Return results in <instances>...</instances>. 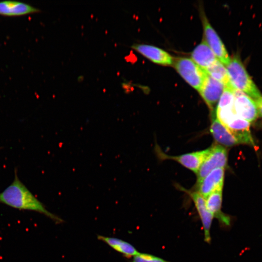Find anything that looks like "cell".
<instances>
[{"label":"cell","mask_w":262,"mask_h":262,"mask_svg":"<svg viewBox=\"0 0 262 262\" xmlns=\"http://www.w3.org/2000/svg\"><path fill=\"white\" fill-rule=\"evenodd\" d=\"M233 86L243 92L254 100L262 96L239 58L236 56L226 66Z\"/></svg>","instance_id":"obj_2"},{"label":"cell","mask_w":262,"mask_h":262,"mask_svg":"<svg viewBox=\"0 0 262 262\" xmlns=\"http://www.w3.org/2000/svg\"><path fill=\"white\" fill-rule=\"evenodd\" d=\"M181 190L188 194L193 200L202 223L204 241L210 244L211 229L214 218L207 208L205 199L196 191H191L183 188H181Z\"/></svg>","instance_id":"obj_7"},{"label":"cell","mask_w":262,"mask_h":262,"mask_svg":"<svg viewBox=\"0 0 262 262\" xmlns=\"http://www.w3.org/2000/svg\"><path fill=\"white\" fill-rule=\"evenodd\" d=\"M257 107L258 116L262 117V96L254 100Z\"/></svg>","instance_id":"obj_20"},{"label":"cell","mask_w":262,"mask_h":262,"mask_svg":"<svg viewBox=\"0 0 262 262\" xmlns=\"http://www.w3.org/2000/svg\"><path fill=\"white\" fill-rule=\"evenodd\" d=\"M205 70L209 76L221 82L225 86L232 85L230 82L226 67L218 60Z\"/></svg>","instance_id":"obj_18"},{"label":"cell","mask_w":262,"mask_h":262,"mask_svg":"<svg viewBox=\"0 0 262 262\" xmlns=\"http://www.w3.org/2000/svg\"><path fill=\"white\" fill-rule=\"evenodd\" d=\"M132 262H170L152 254L139 252L132 258Z\"/></svg>","instance_id":"obj_19"},{"label":"cell","mask_w":262,"mask_h":262,"mask_svg":"<svg viewBox=\"0 0 262 262\" xmlns=\"http://www.w3.org/2000/svg\"><path fill=\"white\" fill-rule=\"evenodd\" d=\"M224 88L223 84L207 74L198 92L209 108L213 111Z\"/></svg>","instance_id":"obj_9"},{"label":"cell","mask_w":262,"mask_h":262,"mask_svg":"<svg viewBox=\"0 0 262 262\" xmlns=\"http://www.w3.org/2000/svg\"><path fill=\"white\" fill-rule=\"evenodd\" d=\"M224 171L223 168H218L211 172L199 183L197 184L198 193L205 199L213 192L222 190Z\"/></svg>","instance_id":"obj_11"},{"label":"cell","mask_w":262,"mask_h":262,"mask_svg":"<svg viewBox=\"0 0 262 262\" xmlns=\"http://www.w3.org/2000/svg\"><path fill=\"white\" fill-rule=\"evenodd\" d=\"M98 238L127 258H131L139 253L133 246L121 239L102 235H98Z\"/></svg>","instance_id":"obj_17"},{"label":"cell","mask_w":262,"mask_h":262,"mask_svg":"<svg viewBox=\"0 0 262 262\" xmlns=\"http://www.w3.org/2000/svg\"><path fill=\"white\" fill-rule=\"evenodd\" d=\"M204 38L217 59L226 66L229 63L230 58L224 45L218 35L211 26L204 11L201 10Z\"/></svg>","instance_id":"obj_5"},{"label":"cell","mask_w":262,"mask_h":262,"mask_svg":"<svg viewBox=\"0 0 262 262\" xmlns=\"http://www.w3.org/2000/svg\"><path fill=\"white\" fill-rule=\"evenodd\" d=\"M131 47L154 63L164 66L173 63L172 57L160 48L144 44H134Z\"/></svg>","instance_id":"obj_12"},{"label":"cell","mask_w":262,"mask_h":262,"mask_svg":"<svg viewBox=\"0 0 262 262\" xmlns=\"http://www.w3.org/2000/svg\"><path fill=\"white\" fill-rule=\"evenodd\" d=\"M173 64L182 78L198 91L207 75L206 71L188 58H177L173 60Z\"/></svg>","instance_id":"obj_3"},{"label":"cell","mask_w":262,"mask_h":262,"mask_svg":"<svg viewBox=\"0 0 262 262\" xmlns=\"http://www.w3.org/2000/svg\"><path fill=\"white\" fill-rule=\"evenodd\" d=\"M0 203L19 210L38 212L48 217L55 223L62 219L49 212L45 205L27 188L19 179L17 170L11 184L0 193Z\"/></svg>","instance_id":"obj_1"},{"label":"cell","mask_w":262,"mask_h":262,"mask_svg":"<svg viewBox=\"0 0 262 262\" xmlns=\"http://www.w3.org/2000/svg\"><path fill=\"white\" fill-rule=\"evenodd\" d=\"M210 148L185 153L178 156L169 155L164 153L159 147H156L157 155L161 159L175 161L184 167L197 174L200 166L209 152Z\"/></svg>","instance_id":"obj_6"},{"label":"cell","mask_w":262,"mask_h":262,"mask_svg":"<svg viewBox=\"0 0 262 262\" xmlns=\"http://www.w3.org/2000/svg\"><path fill=\"white\" fill-rule=\"evenodd\" d=\"M207 156L197 173V184L199 183L211 172L218 168L226 166L228 161L227 149L220 145L209 147Z\"/></svg>","instance_id":"obj_4"},{"label":"cell","mask_w":262,"mask_h":262,"mask_svg":"<svg viewBox=\"0 0 262 262\" xmlns=\"http://www.w3.org/2000/svg\"><path fill=\"white\" fill-rule=\"evenodd\" d=\"M234 107L236 115L250 123L258 116V111L254 100L241 91L234 89Z\"/></svg>","instance_id":"obj_8"},{"label":"cell","mask_w":262,"mask_h":262,"mask_svg":"<svg viewBox=\"0 0 262 262\" xmlns=\"http://www.w3.org/2000/svg\"><path fill=\"white\" fill-rule=\"evenodd\" d=\"M206 204L213 218L218 220L219 224L225 227L230 226L231 217L222 211V190L216 191L206 199Z\"/></svg>","instance_id":"obj_13"},{"label":"cell","mask_w":262,"mask_h":262,"mask_svg":"<svg viewBox=\"0 0 262 262\" xmlns=\"http://www.w3.org/2000/svg\"><path fill=\"white\" fill-rule=\"evenodd\" d=\"M250 124L249 122L237 115L225 127L239 144H248L255 147L250 130Z\"/></svg>","instance_id":"obj_10"},{"label":"cell","mask_w":262,"mask_h":262,"mask_svg":"<svg viewBox=\"0 0 262 262\" xmlns=\"http://www.w3.org/2000/svg\"><path fill=\"white\" fill-rule=\"evenodd\" d=\"M191 58L194 62L204 70L218 60L204 39L193 50Z\"/></svg>","instance_id":"obj_16"},{"label":"cell","mask_w":262,"mask_h":262,"mask_svg":"<svg viewBox=\"0 0 262 262\" xmlns=\"http://www.w3.org/2000/svg\"><path fill=\"white\" fill-rule=\"evenodd\" d=\"M41 10L28 3L15 0L0 1V15L6 16H18L38 13Z\"/></svg>","instance_id":"obj_14"},{"label":"cell","mask_w":262,"mask_h":262,"mask_svg":"<svg viewBox=\"0 0 262 262\" xmlns=\"http://www.w3.org/2000/svg\"><path fill=\"white\" fill-rule=\"evenodd\" d=\"M210 132L217 143L224 146L229 147L239 144L234 137L217 119L215 113L212 115Z\"/></svg>","instance_id":"obj_15"}]
</instances>
